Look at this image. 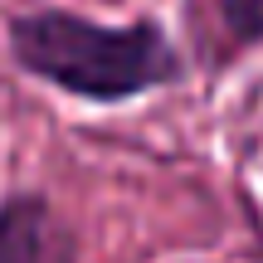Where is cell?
Listing matches in <instances>:
<instances>
[{
    "label": "cell",
    "mask_w": 263,
    "mask_h": 263,
    "mask_svg": "<svg viewBox=\"0 0 263 263\" xmlns=\"http://www.w3.org/2000/svg\"><path fill=\"white\" fill-rule=\"evenodd\" d=\"M10 59L29 78L83 103H127L180 78V54L156 20L103 25L73 10H29L10 20Z\"/></svg>",
    "instance_id": "cell-1"
},
{
    "label": "cell",
    "mask_w": 263,
    "mask_h": 263,
    "mask_svg": "<svg viewBox=\"0 0 263 263\" xmlns=\"http://www.w3.org/2000/svg\"><path fill=\"white\" fill-rule=\"evenodd\" d=\"M0 263H78L73 234L44 195H10L0 205Z\"/></svg>",
    "instance_id": "cell-2"
},
{
    "label": "cell",
    "mask_w": 263,
    "mask_h": 263,
    "mask_svg": "<svg viewBox=\"0 0 263 263\" xmlns=\"http://www.w3.org/2000/svg\"><path fill=\"white\" fill-rule=\"evenodd\" d=\"M219 20L234 49L263 44V0H219Z\"/></svg>",
    "instance_id": "cell-3"
}]
</instances>
